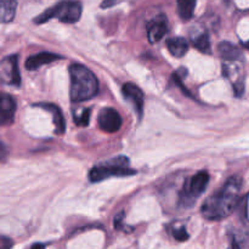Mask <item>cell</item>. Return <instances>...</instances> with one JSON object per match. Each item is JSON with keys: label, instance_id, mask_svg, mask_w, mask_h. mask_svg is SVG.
Masks as SVG:
<instances>
[{"label": "cell", "instance_id": "5b68a950", "mask_svg": "<svg viewBox=\"0 0 249 249\" xmlns=\"http://www.w3.org/2000/svg\"><path fill=\"white\" fill-rule=\"evenodd\" d=\"M209 184V174L204 170L197 173L185 181L184 189L180 192V204L185 208L191 207L203 195Z\"/></svg>", "mask_w": 249, "mask_h": 249}, {"label": "cell", "instance_id": "d6986e66", "mask_svg": "<svg viewBox=\"0 0 249 249\" xmlns=\"http://www.w3.org/2000/svg\"><path fill=\"white\" fill-rule=\"evenodd\" d=\"M173 236H174L175 240L180 241V242L189 240V233H187L185 226H177V228L173 229Z\"/></svg>", "mask_w": 249, "mask_h": 249}, {"label": "cell", "instance_id": "8992f818", "mask_svg": "<svg viewBox=\"0 0 249 249\" xmlns=\"http://www.w3.org/2000/svg\"><path fill=\"white\" fill-rule=\"evenodd\" d=\"M0 78L4 84L14 85V87L21 85V73L18 70L17 55H11L2 58L1 63H0Z\"/></svg>", "mask_w": 249, "mask_h": 249}, {"label": "cell", "instance_id": "7c38bea8", "mask_svg": "<svg viewBox=\"0 0 249 249\" xmlns=\"http://www.w3.org/2000/svg\"><path fill=\"white\" fill-rule=\"evenodd\" d=\"M218 51L221 58L229 61V62H237V61L243 60L242 51L235 44L229 43V41H223V43L219 44Z\"/></svg>", "mask_w": 249, "mask_h": 249}, {"label": "cell", "instance_id": "9c48e42d", "mask_svg": "<svg viewBox=\"0 0 249 249\" xmlns=\"http://www.w3.org/2000/svg\"><path fill=\"white\" fill-rule=\"evenodd\" d=\"M168 32V19L164 15H160L147 24V38L150 43L155 44L162 40Z\"/></svg>", "mask_w": 249, "mask_h": 249}, {"label": "cell", "instance_id": "2e32d148", "mask_svg": "<svg viewBox=\"0 0 249 249\" xmlns=\"http://www.w3.org/2000/svg\"><path fill=\"white\" fill-rule=\"evenodd\" d=\"M17 1L16 0H1V11H0V17H1L2 23H9L14 19L16 15Z\"/></svg>", "mask_w": 249, "mask_h": 249}, {"label": "cell", "instance_id": "4fadbf2b", "mask_svg": "<svg viewBox=\"0 0 249 249\" xmlns=\"http://www.w3.org/2000/svg\"><path fill=\"white\" fill-rule=\"evenodd\" d=\"M36 106L46 109V111H49L53 114V124H55V133L57 134V135H61V134L65 133V118H63V114L62 112H61L60 107H57L53 104H36Z\"/></svg>", "mask_w": 249, "mask_h": 249}, {"label": "cell", "instance_id": "5bb4252c", "mask_svg": "<svg viewBox=\"0 0 249 249\" xmlns=\"http://www.w3.org/2000/svg\"><path fill=\"white\" fill-rule=\"evenodd\" d=\"M167 48L174 57H182L189 50V44L184 38L178 36V38L168 39Z\"/></svg>", "mask_w": 249, "mask_h": 249}, {"label": "cell", "instance_id": "277c9868", "mask_svg": "<svg viewBox=\"0 0 249 249\" xmlns=\"http://www.w3.org/2000/svg\"><path fill=\"white\" fill-rule=\"evenodd\" d=\"M135 174V170L129 167V158L119 156L92 168L89 173V179L91 182H100L109 178L130 177Z\"/></svg>", "mask_w": 249, "mask_h": 249}, {"label": "cell", "instance_id": "8fae6325", "mask_svg": "<svg viewBox=\"0 0 249 249\" xmlns=\"http://www.w3.org/2000/svg\"><path fill=\"white\" fill-rule=\"evenodd\" d=\"M62 58V56L57 55V53H36V55L29 56L28 58L26 60V68L28 71H36L38 70L39 67L44 65H48V63L55 62V61L60 60Z\"/></svg>", "mask_w": 249, "mask_h": 249}, {"label": "cell", "instance_id": "7402d4cb", "mask_svg": "<svg viewBox=\"0 0 249 249\" xmlns=\"http://www.w3.org/2000/svg\"><path fill=\"white\" fill-rule=\"evenodd\" d=\"M32 249H46L45 246L44 245H40V243H36V245H34Z\"/></svg>", "mask_w": 249, "mask_h": 249}, {"label": "cell", "instance_id": "ac0fdd59", "mask_svg": "<svg viewBox=\"0 0 249 249\" xmlns=\"http://www.w3.org/2000/svg\"><path fill=\"white\" fill-rule=\"evenodd\" d=\"M90 108L88 109H84V111L82 112V114H79V116H74V122L77 125L79 126H87L89 125V122H90Z\"/></svg>", "mask_w": 249, "mask_h": 249}, {"label": "cell", "instance_id": "44dd1931", "mask_svg": "<svg viewBox=\"0 0 249 249\" xmlns=\"http://www.w3.org/2000/svg\"><path fill=\"white\" fill-rule=\"evenodd\" d=\"M12 247V241L10 238L2 236L1 237V249H11Z\"/></svg>", "mask_w": 249, "mask_h": 249}, {"label": "cell", "instance_id": "9a60e30c", "mask_svg": "<svg viewBox=\"0 0 249 249\" xmlns=\"http://www.w3.org/2000/svg\"><path fill=\"white\" fill-rule=\"evenodd\" d=\"M196 2L197 0H177L178 12H179V16L184 21H189V19L192 18Z\"/></svg>", "mask_w": 249, "mask_h": 249}, {"label": "cell", "instance_id": "3957f363", "mask_svg": "<svg viewBox=\"0 0 249 249\" xmlns=\"http://www.w3.org/2000/svg\"><path fill=\"white\" fill-rule=\"evenodd\" d=\"M83 7L78 0H62L49 7L48 10L34 18L36 23H45L53 18H57L63 23H75L80 19Z\"/></svg>", "mask_w": 249, "mask_h": 249}, {"label": "cell", "instance_id": "ba28073f", "mask_svg": "<svg viewBox=\"0 0 249 249\" xmlns=\"http://www.w3.org/2000/svg\"><path fill=\"white\" fill-rule=\"evenodd\" d=\"M122 92H123L124 99L130 102L131 106L134 107V111L138 113V116H142L143 105H145V96H143L142 90L133 83H126L122 88Z\"/></svg>", "mask_w": 249, "mask_h": 249}, {"label": "cell", "instance_id": "ffe728a7", "mask_svg": "<svg viewBox=\"0 0 249 249\" xmlns=\"http://www.w3.org/2000/svg\"><path fill=\"white\" fill-rule=\"evenodd\" d=\"M121 1L122 0H104L101 4V7L102 9H106V7H112V6H114V5L119 4Z\"/></svg>", "mask_w": 249, "mask_h": 249}, {"label": "cell", "instance_id": "e0dca14e", "mask_svg": "<svg viewBox=\"0 0 249 249\" xmlns=\"http://www.w3.org/2000/svg\"><path fill=\"white\" fill-rule=\"evenodd\" d=\"M191 40L197 50L204 53H211V41H209V36L207 32L192 34Z\"/></svg>", "mask_w": 249, "mask_h": 249}, {"label": "cell", "instance_id": "30bf717a", "mask_svg": "<svg viewBox=\"0 0 249 249\" xmlns=\"http://www.w3.org/2000/svg\"><path fill=\"white\" fill-rule=\"evenodd\" d=\"M16 112V101L12 96L2 94L0 97V123L2 125H9L14 122Z\"/></svg>", "mask_w": 249, "mask_h": 249}, {"label": "cell", "instance_id": "52a82bcc", "mask_svg": "<svg viewBox=\"0 0 249 249\" xmlns=\"http://www.w3.org/2000/svg\"><path fill=\"white\" fill-rule=\"evenodd\" d=\"M99 126L105 133H117L122 126L121 114L111 107L104 108L99 114Z\"/></svg>", "mask_w": 249, "mask_h": 249}, {"label": "cell", "instance_id": "6da1fadb", "mask_svg": "<svg viewBox=\"0 0 249 249\" xmlns=\"http://www.w3.org/2000/svg\"><path fill=\"white\" fill-rule=\"evenodd\" d=\"M242 190V179L231 177L225 184L202 204V216L207 220L218 221L230 215L238 204Z\"/></svg>", "mask_w": 249, "mask_h": 249}, {"label": "cell", "instance_id": "603a6c76", "mask_svg": "<svg viewBox=\"0 0 249 249\" xmlns=\"http://www.w3.org/2000/svg\"><path fill=\"white\" fill-rule=\"evenodd\" d=\"M243 45H245L247 49H249V41H247V43H245V44H243Z\"/></svg>", "mask_w": 249, "mask_h": 249}, {"label": "cell", "instance_id": "7a4b0ae2", "mask_svg": "<svg viewBox=\"0 0 249 249\" xmlns=\"http://www.w3.org/2000/svg\"><path fill=\"white\" fill-rule=\"evenodd\" d=\"M71 75V100L72 102H83L92 99L99 92V80L94 73L83 65H72Z\"/></svg>", "mask_w": 249, "mask_h": 249}]
</instances>
